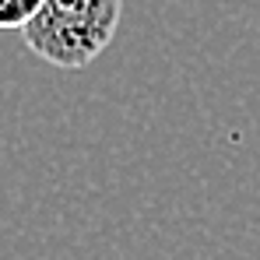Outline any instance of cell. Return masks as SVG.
Wrapping results in <instances>:
<instances>
[{
    "instance_id": "7a4b0ae2",
    "label": "cell",
    "mask_w": 260,
    "mask_h": 260,
    "mask_svg": "<svg viewBox=\"0 0 260 260\" xmlns=\"http://www.w3.org/2000/svg\"><path fill=\"white\" fill-rule=\"evenodd\" d=\"M39 7L43 0H0V32H21Z\"/></svg>"
},
{
    "instance_id": "6da1fadb",
    "label": "cell",
    "mask_w": 260,
    "mask_h": 260,
    "mask_svg": "<svg viewBox=\"0 0 260 260\" xmlns=\"http://www.w3.org/2000/svg\"><path fill=\"white\" fill-rule=\"evenodd\" d=\"M120 14L123 0H43L21 39L49 67L81 71L109 49Z\"/></svg>"
}]
</instances>
